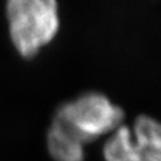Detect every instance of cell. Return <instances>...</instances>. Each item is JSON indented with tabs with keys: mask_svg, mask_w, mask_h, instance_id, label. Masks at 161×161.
<instances>
[{
	"mask_svg": "<svg viewBox=\"0 0 161 161\" xmlns=\"http://www.w3.org/2000/svg\"><path fill=\"white\" fill-rule=\"evenodd\" d=\"M105 161H132V132L125 124L114 130L103 146Z\"/></svg>",
	"mask_w": 161,
	"mask_h": 161,
	"instance_id": "5",
	"label": "cell"
},
{
	"mask_svg": "<svg viewBox=\"0 0 161 161\" xmlns=\"http://www.w3.org/2000/svg\"><path fill=\"white\" fill-rule=\"evenodd\" d=\"M6 14L10 39L25 58L37 55L59 29L57 0H7Z\"/></svg>",
	"mask_w": 161,
	"mask_h": 161,
	"instance_id": "1",
	"label": "cell"
},
{
	"mask_svg": "<svg viewBox=\"0 0 161 161\" xmlns=\"http://www.w3.org/2000/svg\"><path fill=\"white\" fill-rule=\"evenodd\" d=\"M123 110L112 103L108 96L88 92L62 104L56 110L53 120L86 144L102 136L111 134L123 124Z\"/></svg>",
	"mask_w": 161,
	"mask_h": 161,
	"instance_id": "2",
	"label": "cell"
},
{
	"mask_svg": "<svg viewBox=\"0 0 161 161\" xmlns=\"http://www.w3.org/2000/svg\"><path fill=\"white\" fill-rule=\"evenodd\" d=\"M131 132L132 161H161V122L149 115H139Z\"/></svg>",
	"mask_w": 161,
	"mask_h": 161,
	"instance_id": "3",
	"label": "cell"
},
{
	"mask_svg": "<svg viewBox=\"0 0 161 161\" xmlns=\"http://www.w3.org/2000/svg\"><path fill=\"white\" fill-rule=\"evenodd\" d=\"M47 149L55 161H84V144L56 121L47 131Z\"/></svg>",
	"mask_w": 161,
	"mask_h": 161,
	"instance_id": "4",
	"label": "cell"
}]
</instances>
